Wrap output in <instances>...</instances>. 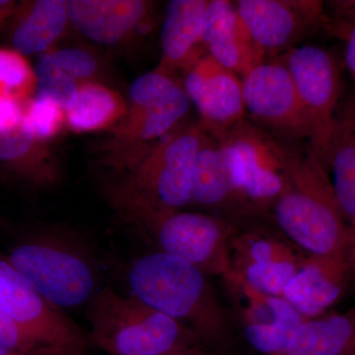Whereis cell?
<instances>
[{
  "label": "cell",
  "mask_w": 355,
  "mask_h": 355,
  "mask_svg": "<svg viewBox=\"0 0 355 355\" xmlns=\"http://www.w3.org/2000/svg\"><path fill=\"white\" fill-rule=\"evenodd\" d=\"M127 282L128 293L189 327L205 345L228 342V315L207 275L188 261L160 251L142 254L128 266Z\"/></svg>",
  "instance_id": "cell-1"
},
{
  "label": "cell",
  "mask_w": 355,
  "mask_h": 355,
  "mask_svg": "<svg viewBox=\"0 0 355 355\" xmlns=\"http://www.w3.org/2000/svg\"><path fill=\"white\" fill-rule=\"evenodd\" d=\"M9 261L53 307L87 305L105 284L92 243L70 229L50 227L16 243Z\"/></svg>",
  "instance_id": "cell-2"
},
{
  "label": "cell",
  "mask_w": 355,
  "mask_h": 355,
  "mask_svg": "<svg viewBox=\"0 0 355 355\" xmlns=\"http://www.w3.org/2000/svg\"><path fill=\"white\" fill-rule=\"evenodd\" d=\"M282 232L311 257L338 260L349 229L334 196L328 172L308 149H288L287 184L272 207Z\"/></svg>",
  "instance_id": "cell-3"
},
{
  "label": "cell",
  "mask_w": 355,
  "mask_h": 355,
  "mask_svg": "<svg viewBox=\"0 0 355 355\" xmlns=\"http://www.w3.org/2000/svg\"><path fill=\"white\" fill-rule=\"evenodd\" d=\"M86 317L88 345L108 355H168L203 343L189 327L108 284L89 301Z\"/></svg>",
  "instance_id": "cell-4"
},
{
  "label": "cell",
  "mask_w": 355,
  "mask_h": 355,
  "mask_svg": "<svg viewBox=\"0 0 355 355\" xmlns=\"http://www.w3.org/2000/svg\"><path fill=\"white\" fill-rule=\"evenodd\" d=\"M205 133L200 123L172 130L135 163L128 178L109 187L110 200L123 218L191 205L193 161Z\"/></svg>",
  "instance_id": "cell-5"
},
{
  "label": "cell",
  "mask_w": 355,
  "mask_h": 355,
  "mask_svg": "<svg viewBox=\"0 0 355 355\" xmlns=\"http://www.w3.org/2000/svg\"><path fill=\"white\" fill-rule=\"evenodd\" d=\"M158 250L188 261L205 275L232 272L230 242L237 224L202 212L162 211L125 219Z\"/></svg>",
  "instance_id": "cell-6"
},
{
  "label": "cell",
  "mask_w": 355,
  "mask_h": 355,
  "mask_svg": "<svg viewBox=\"0 0 355 355\" xmlns=\"http://www.w3.org/2000/svg\"><path fill=\"white\" fill-rule=\"evenodd\" d=\"M216 137L249 216L272 210L286 189L288 147L246 119Z\"/></svg>",
  "instance_id": "cell-7"
},
{
  "label": "cell",
  "mask_w": 355,
  "mask_h": 355,
  "mask_svg": "<svg viewBox=\"0 0 355 355\" xmlns=\"http://www.w3.org/2000/svg\"><path fill=\"white\" fill-rule=\"evenodd\" d=\"M280 62L288 70L309 119L308 149L324 166L340 103V76L336 60L319 46H300L287 51L284 62Z\"/></svg>",
  "instance_id": "cell-8"
},
{
  "label": "cell",
  "mask_w": 355,
  "mask_h": 355,
  "mask_svg": "<svg viewBox=\"0 0 355 355\" xmlns=\"http://www.w3.org/2000/svg\"><path fill=\"white\" fill-rule=\"evenodd\" d=\"M0 311L46 349L87 350L85 334L49 304L7 257H0Z\"/></svg>",
  "instance_id": "cell-9"
},
{
  "label": "cell",
  "mask_w": 355,
  "mask_h": 355,
  "mask_svg": "<svg viewBox=\"0 0 355 355\" xmlns=\"http://www.w3.org/2000/svg\"><path fill=\"white\" fill-rule=\"evenodd\" d=\"M242 83L245 110L258 127L263 125L286 139L309 141V119L291 74L282 62H263Z\"/></svg>",
  "instance_id": "cell-10"
},
{
  "label": "cell",
  "mask_w": 355,
  "mask_h": 355,
  "mask_svg": "<svg viewBox=\"0 0 355 355\" xmlns=\"http://www.w3.org/2000/svg\"><path fill=\"white\" fill-rule=\"evenodd\" d=\"M222 277L248 345L265 355L284 354L305 318L282 296L254 291L234 272Z\"/></svg>",
  "instance_id": "cell-11"
},
{
  "label": "cell",
  "mask_w": 355,
  "mask_h": 355,
  "mask_svg": "<svg viewBox=\"0 0 355 355\" xmlns=\"http://www.w3.org/2000/svg\"><path fill=\"white\" fill-rule=\"evenodd\" d=\"M236 10L253 38L265 51H289L292 44L331 20L318 0H238Z\"/></svg>",
  "instance_id": "cell-12"
},
{
  "label": "cell",
  "mask_w": 355,
  "mask_h": 355,
  "mask_svg": "<svg viewBox=\"0 0 355 355\" xmlns=\"http://www.w3.org/2000/svg\"><path fill=\"white\" fill-rule=\"evenodd\" d=\"M293 246L265 230L237 231L230 242L232 272L254 291L282 297L306 260Z\"/></svg>",
  "instance_id": "cell-13"
},
{
  "label": "cell",
  "mask_w": 355,
  "mask_h": 355,
  "mask_svg": "<svg viewBox=\"0 0 355 355\" xmlns=\"http://www.w3.org/2000/svg\"><path fill=\"white\" fill-rule=\"evenodd\" d=\"M184 89L200 114V125L216 137L245 119L242 79L209 55L186 70Z\"/></svg>",
  "instance_id": "cell-14"
},
{
  "label": "cell",
  "mask_w": 355,
  "mask_h": 355,
  "mask_svg": "<svg viewBox=\"0 0 355 355\" xmlns=\"http://www.w3.org/2000/svg\"><path fill=\"white\" fill-rule=\"evenodd\" d=\"M202 44L207 55L242 80L265 62V51L254 43L234 2L228 0L209 2L203 19Z\"/></svg>",
  "instance_id": "cell-15"
},
{
  "label": "cell",
  "mask_w": 355,
  "mask_h": 355,
  "mask_svg": "<svg viewBox=\"0 0 355 355\" xmlns=\"http://www.w3.org/2000/svg\"><path fill=\"white\" fill-rule=\"evenodd\" d=\"M191 203L214 210L216 216L234 223L236 218L249 216L220 141L207 130L193 161Z\"/></svg>",
  "instance_id": "cell-16"
},
{
  "label": "cell",
  "mask_w": 355,
  "mask_h": 355,
  "mask_svg": "<svg viewBox=\"0 0 355 355\" xmlns=\"http://www.w3.org/2000/svg\"><path fill=\"white\" fill-rule=\"evenodd\" d=\"M141 0H71L69 19L85 38L100 44L123 41L141 23L148 10Z\"/></svg>",
  "instance_id": "cell-17"
},
{
  "label": "cell",
  "mask_w": 355,
  "mask_h": 355,
  "mask_svg": "<svg viewBox=\"0 0 355 355\" xmlns=\"http://www.w3.org/2000/svg\"><path fill=\"white\" fill-rule=\"evenodd\" d=\"M207 0H172L161 27L162 64L167 72L190 69L207 55L202 44L203 19Z\"/></svg>",
  "instance_id": "cell-18"
},
{
  "label": "cell",
  "mask_w": 355,
  "mask_h": 355,
  "mask_svg": "<svg viewBox=\"0 0 355 355\" xmlns=\"http://www.w3.org/2000/svg\"><path fill=\"white\" fill-rule=\"evenodd\" d=\"M334 196L355 232V96L338 105L324 157Z\"/></svg>",
  "instance_id": "cell-19"
},
{
  "label": "cell",
  "mask_w": 355,
  "mask_h": 355,
  "mask_svg": "<svg viewBox=\"0 0 355 355\" xmlns=\"http://www.w3.org/2000/svg\"><path fill=\"white\" fill-rule=\"evenodd\" d=\"M336 260L306 259L284 288L282 297L306 320L314 319L338 300L342 286L331 277Z\"/></svg>",
  "instance_id": "cell-20"
},
{
  "label": "cell",
  "mask_w": 355,
  "mask_h": 355,
  "mask_svg": "<svg viewBox=\"0 0 355 355\" xmlns=\"http://www.w3.org/2000/svg\"><path fill=\"white\" fill-rule=\"evenodd\" d=\"M67 1L39 0L23 10L11 33L13 50L21 55L42 53L62 36L69 22Z\"/></svg>",
  "instance_id": "cell-21"
},
{
  "label": "cell",
  "mask_w": 355,
  "mask_h": 355,
  "mask_svg": "<svg viewBox=\"0 0 355 355\" xmlns=\"http://www.w3.org/2000/svg\"><path fill=\"white\" fill-rule=\"evenodd\" d=\"M0 164L38 186H49L58 180V170L44 155L42 142L30 132L24 116L17 125L0 132Z\"/></svg>",
  "instance_id": "cell-22"
},
{
  "label": "cell",
  "mask_w": 355,
  "mask_h": 355,
  "mask_svg": "<svg viewBox=\"0 0 355 355\" xmlns=\"http://www.w3.org/2000/svg\"><path fill=\"white\" fill-rule=\"evenodd\" d=\"M355 354V317L350 315L308 319L299 327L282 355Z\"/></svg>",
  "instance_id": "cell-23"
},
{
  "label": "cell",
  "mask_w": 355,
  "mask_h": 355,
  "mask_svg": "<svg viewBox=\"0 0 355 355\" xmlns=\"http://www.w3.org/2000/svg\"><path fill=\"white\" fill-rule=\"evenodd\" d=\"M125 103L101 84L79 86L73 106L67 112V123L76 132H91L108 127L125 113Z\"/></svg>",
  "instance_id": "cell-24"
},
{
  "label": "cell",
  "mask_w": 355,
  "mask_h": 355,
  "mask_svg": "<svg viewBox=\"0 0 355 355\" xmlns=\"http://www.w3.org/2000/svg\"><path fill=\"white\" fill-rule=\"evenodd\" d=\"M191 102L184 86L164 102L146 110H135L130 130L125 133L135 135L137 142L161 139L171 132L191 109Z\"/></svg>",
  "instance_id": "cell-25"
},
{
  "label": "cell",
  "mask_w": 355,
  "mask_h": 355,
  "mask_svg": "<svg viewBox=\"0 0 355 355\" xmlns=\"http://www.w3.org/2000/svg\"><path fill=\"white\" fill-rule=\"evenodd\" d=\"M97 70V60L88 51L69 48L46 53L37 62L35 78L50 73H62L76 81L89 78Z\"/></svg>",
  "instance_id": "cell-26"
},
{
  "label": "cell",
  "mask_w": 355,
  "mask_h": 355,
  "mask_svg": "<svg viewBox=\"0 0 355 355\" xmlns=\"http://www.w3.org/2000/svg\"><path fill=\"white\" fill-rule=\"evenodd\" d=\"M34 81V69L24 55L13 49L0 48V94L20 100Z\"/></svg>",
  "instance_id": "cell-27"
},
{
  "label": "cell",
  "mask_w": 355,
  "mask_h": 355,
  "mask_svg": "<svg viewBox=\"0 0 355 355\" xmlns=\"http://www.w3.org/2000/svg\"><path fill=\"white\" fill-rule=\"evenodd\" d=\"M170 72L159 69L137 77L130 87L135 110H146L164 102L181 87Z\"/></svg>",
  "instance_id": "cell-28"
},
{
  "label": "cell",
  "mask_w": 355,
  "mask_h": 355,
  "mask_svg": "<svg viewBox=\"0 0 355 355\" xmlns=\"http://www.w3.org/2000/svg\"><path fill=\"white\" fill-rule=\"evenodd\" d=\"M64 119V111L51 100L35 97L24 106L26 125L35 139L41 142L57 135Z\"/></svg>",
  "instance_id": "cell-29"
},
{
  "label": "cell",
  "mask_w": 355,
  "mask_h": 355,
  "mask_svg": "<svg viewBox=\"0 0 355 355\" xmlns=\"http://www.w3.org/2000/svg\"><path fill=\"white\" fill-rule=\"evenodd\" d=\"M79 85L71 77L50 73L36 79V97L51 100L62 111H67L76 101Z\"/></svg>",
  "instance_id": "cell-30"
},
{
  "label": "cell",
  "mask_w": 355,
  "mask_h": 355,
  "mask_svg": "<svg viewBox=\"0 0 355 355\" xmlns=\"http://www.w3.org/2000/svg\"><path fill=\"white\" fill-rule=\"evenodd\" d=\"M0 345L25 352L50 350L40 345L32 336L0 311Z\"/></svg>",
  "instance_id": "cell-31"
},
{
  "label": "cell",
  "mask_w": 355,
  "mask_h": 355,
  "mask_svg": "<svg viewBox=\"0 0 355 355\" xmlns=\"http://www.w3.org/2000/svg\"><path fill=\"white\" fill-rule=\"evenodd\" d=\"M23 116L24 107L20 100L0 94V132L19 123Z\"/></svg>",
  "instance_id": "cell-32"
},
{
  "label": "cell",
  "mask_w": 355,
  "mask_h": 355,
  "mask_svg": "<svg viewBox=\"0 0 355 355\" xmlns=\"http://www.w3.org/2000/svg\"><path fill=\"white\" fill-rule=\"evenodd\" d=\"M329 29L336 30V34L343 36L347 42L345 60L350 76L355 81V20L345 21L343 24L329 25Z\"/></svg>",
  "instance_id": "cell-33"
},
{
  "label": "cell",
  "mask_w": 355,
  "mask_h": 355,
  "mask_svg": "<svg viewBox=\"0 0 355 355\" xmlns=\"http://www.w3.org/2000/svg\"><path fill=\"white\" fill-rule=\"evenodd\" d=\"M336 12L343 17L345 21L355 20V0H342L331 2Z\"/></svg>",
  "instance_id": "cell-34"
},
{
  "label": "cell",
  "mask_w": 355,
  "mask_h": 355,
  "mask_svg": "<svg viewBox=\"0 0 355 355\" xmlns=\"http://www.w3.org/2000/svg\"><path fill=\"white\" fill-rule=\"evenodd\" d=\"M168 355H219L214 354L211 350L205 349L203 343H197V345H189V347H184L177 350V352H172Z\"/></svg>",
  "instance_id": "cell-35"
},
{
  "label": "cell",
  "mask_w": 355,
  "mask_h": 355,
  "mask_svg": "<svg viewBox=\"0 0 355 355\" xmlns=\"http://www.w3.org/2000/svg\"><path fill=\"white\" fill-rule=\"evenodd\" d=\"M14 2L0 1V27L3 24L4 21L13 13Z\"/></svg>",
  "instance_id": "cell-36"
},
{
  "label": "cell",
  "mask_w": 355,
  "mask_h": 355,
  "mask_svg": "<svg viewBox=\"0 0 355 355\" xmlns=\"http://www.w3.org/2000/svg\"><path fill=\"white\" fill-rule=\"evenodd\" d=\"M48 355H86V350L84 349H53Z\"/></svg>",
  "instance_id": "cell-37"
},
{
  "label": "cell",
  "mask_w": 355,
  "mask_h": 355,
  "mask_svg": "<svg viewBox=\"0 0 355 355\" xmlns=\"http://www.w3.org/2000/svg\"><path fill=\"white\" fill-rule=\"evenodd\" d=\"M354 355H355V354H354Z\"/></svg>",
  "instance_id": "cell-38"
}]
</instances>
